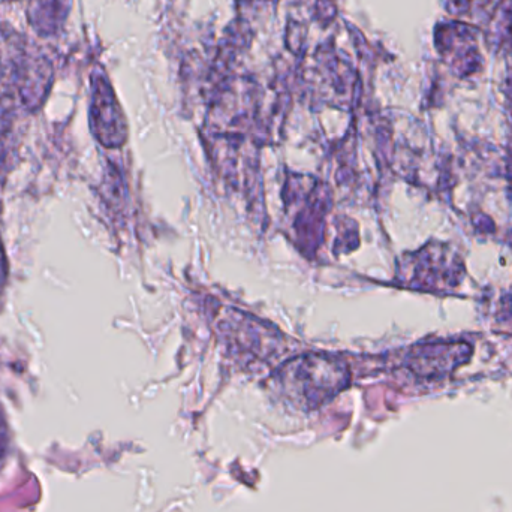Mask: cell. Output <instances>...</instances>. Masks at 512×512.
<instances>
[{"label":"cell","mask_w":512,"mask_h":512,"mask_svg":"<svg viewBox=\"0 0 512 512\" xmlns=\"http://www.w3.org/2000/svg\"><path fill=\"white\" fill-rule=\"evenodd\" d=\"M466 268L462 256L447 243H429L400 259L397 279L402 285L433 294H451L462 285Z\"/></svg>","instance_id":"cell-1"},{"label":"cell","mask_w":512,"mask_h":512,"mask_svg":"<svg viewBox=\"0 0 512 512\" xmlns=\"http://www.w3.org/2000/svg\"><path fill=\"white\" fill-rule=\"evenodd\" d=\"M348 379L346 367L324 355H304L280 372L283 393L306 408H316L336 396Z\"/></svg>","instance_id":"cell-2"},{"label":"cell","mask_w":512,"mask_h":512,"mask_svg":"<svg viewBox=\"0 0 512 512\" xmlns=\"http://www.w3.org/2000/svg\"><path fill=\"white\" fill-rule=\"evenodd\" d=\"M306 180L307 177L292 176L285 200L298 242L306 251H315L322 237L325 215L330 210V195L325 186L318 185L315 180L306 183Z\"/></svg>","instance_id":"cell-3"},{"label":"cell","mask_w":512,"mask_h":512,"mask_svg":"<svg viewBox=\"0 0 512 512\" xmlns=\"http://www.w3.org/2000/svg\"><path fill=\"white\" fill-rule=\"evenodd\" d=\"M90 126L96 140L107 149H119L128 140V125L113 87L105 75H92Z\"/></svg>","instance_id":"cell-4"},{"label":"cell","mask_w":512,"mask_h":512,"mask_svg":"<svg viewBox=\"0 0 512 512\" xmlns=\"http://www.w3.org/2000/svg\"><path fill=\"white\" fill-rule=\"evenodd\" d=\"M472 357V346L466 342H435L417 346L408 355V367L423 378L450 375Z\"/></svg>","instance_id":"cell-5"},{"label":"cell","mask_w":512,"mask_h":512,"mask_svg":"<svg viewBox=\"0 0 512 512\" xmlns=\"http://www.w3.org/2000/svg\"><path fill=\"white\" fill-rule=\"evenodd\" d=\"M51 84H53V65L50 60L39 51L29 50L14 80L15 89L24 107L29 111L41 108L50 93Z\"/></svg>","instance_id":"cell-6"},{"label":"cell","mask_w":512,"mask_h":512,"mask_svg":"<svg viewBox=\"0 0 512 512\" xmlns=\"http://www.w3.org/2000/svg\"><path fill=\"white\" fill-rule=\"evenodd\" d=\"M71 0H30L27 18L39 36H54L65 26Z\"/></svg>","instance_id":"cell-7"},{"label":"cell","mask_w":512,"mask_h":512,"mask_svg":"<svg viewBox=\"0 0 512 512\" xmlns=\"http://www.w3.org/2000/svg\"><path fill=\"white\" fill-rule=\"evenodd\" d=\"M30 48L26 39L14 30L0 29V81L14 84Z\"/></svg>","instance_id":"cell-8"},{"label":"cell","mask_w":512,"mask_h":512,"mask_svg":"<svg viewBox=\"0 0 512 512\" xmlns=\"http://www.w3.org/2000/svg\"><path fill=\"white\" fill-rule=\"evenodd\" d=\"M15 117L14 98L8 92L0 90V137H5L11 131Z\"/></svg>","instance_id":"cell-9"},{"label":"cell","mask_w":512,"mask_h":512,"mask_svg":"<svg viewBox=\"0 0 512 512\" xmlns=\"http://www.w3.org/2000/svg\"><path fill=\"white\" fill-rule=\"evenodd\" d=\"M6 445H8V430H6L5 417H3L2 408H0V457L5 454Z\"/></svg>","instance_id":"cell-10"},{"label":"cell","mask_w":512,"mask_h":512,"mask_svg":"<svg viewBox=\"0 0 512 512\" xmlns=\"http://www.w3.org/2000/svg\"><path fill=\"white\" fill-rule=\"evenodd\" d=\"M6 277H8V267H6L5 252H3L2 240H0V291L5 285Z\"/></svg>","instance_id":"cell-11"},{"label":"cell","mask_w":512,"mask_h":512,"mask_svg":"<svg viewBox=\"0 0 512 512\" xmlns=\"http://www.w3.org/2000/svg\"><path fill=\"white\" fill-rule=\"evenodd\" d=\"M9 159L11 158H9L8 152H6L5 147L0 144V174L5 173L6 168H8Z\"/></svg>","instance_id":"cell-12"}]
</instances>
